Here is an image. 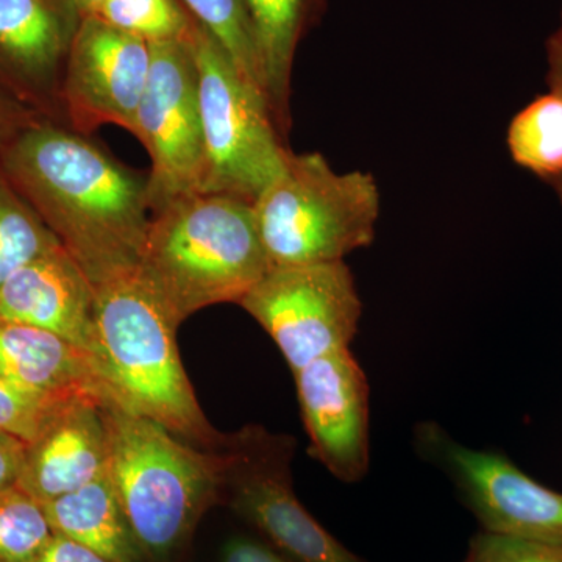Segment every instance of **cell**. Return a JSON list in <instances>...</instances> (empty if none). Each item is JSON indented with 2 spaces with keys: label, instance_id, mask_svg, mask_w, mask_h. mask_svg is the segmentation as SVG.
<instances>
[{
  "label": "cell",
  "instance_id": "cell-1",
  "mask_svg": "<svg viewBox=\"0 0 562 562\" xmlns=\"http://www.w3.org/2000/svg\"><path fill=\"white\" fill-rule=\"evenodd\" d=\"M0 169L95 288L138 269L151 220L147 177L44 116L14 133Z\"/></svg>",
  "mask_w": 562,
  "mask_h": 562
},
{
  "label": "cell",
  "instance_id": "cell-2",
  "mask_svg": "<svg viewBox=\"0 0 562 562\" xmlns=\"http://www.w3.org/2000/svg\"><path fill=\"white\" fill-rule=\"evenodd\" d=\"M176 324L138 271L95 288L91 357L110 401L158 422L183 441L220 449L177 346Z\"/></svg>",
  "mask_w": 562,
  "mask_h": 562
},
{
  "label": "cell",
  "instance_id": "cell-3",
  "mask_svg": "<svg viewBox=\"0 0 562 562\" xmlns=\"http://www.w3.org/2000/svg\"><path fill=\"white\" fill-rule=\"evenodd\" d=\"M269 269L251 202L195 192L151 213L136 271L180 327L206 306L239 303Z\"/></svg>",
  "mask_w": 562,
  "mask_h": 562
},
{
  "label": "cell",
  "instance_id": "cell-4",
  "mask_svg": "<svg viewBox=\"0 0 562 562\" xmlns=\"http://www.w3.org/2000/svg\"><path fill=\"white\" fill-rule=\"evenodd\" d=\"M110 439L109 475L146 561L171 560L221 503L225 457L199 449L158 422L102 405Z\"/></svg>",
  "mask_w": 562,
  "mask_h": 562
},
{
  "label": "cell",
  "instance_id": "cell-5",
  "mask_svg": "<svg viewBox=\"0 0 562 562\" xmlns=\"http://www.w3.org/2000/svg\"><path fill=\"white\" fill-rule=\"evenodd\" d=\"M271 268L344 261L371 246L380 191L369 172H338L321 154H292L283 173L251 202Z\"/></svg>",
  "mask_w": 562,
  "mask_h": 562
},
{
  "label": "cell",
  "instance_id": "cell-6",
  "mask_svg": "<svg viewBox=\"0 0 562 562\" xmlns=\"http://www.w3.org/2000/svg\"><path fill=\"white\" fill-rule=\"evenodd\" d=\"M198 66L203 135L201 192L254 202L290 160L268 99L198 22L190 35Z\"/></svg>",
  "mask_w": 562,
  "mask_h": 562
},
{
  "label": "cell",
  "instance_id": "cell-7",
  "mask_svg": "<svg viewBox=\"0 0 562 562\" xmlns=\"http://www.w3.org/2000/svg\"><path fill=\"white\" fill-rule=\"evenodd\" d=\"M295 441L261 425L227 435L221 503L292 562H366L302 505L292 486Z\"/></svg>",
  "mask_w": 562,
  "mask_h": 562
},
{
  "label": "cell",
  "instance_id": "cell-8",
  "mask_svg": "<svg viewBox=\"0 0 562 562\" xmlns=\"http://www.w3.org/2000/svg\"><path fill=\"white\" fill-rule=\"evenodd\" d=\"M238 305L271 336L292 373L350 349L362 316L353 273L344 261L271 268Z\"/></svg>",
  "mask_w": 562,
  "mask_h": 562
},
{
  "label": "cell",
  "instance_id": "cell-9",
  "mask_svg": "<svg viewBox=\"0 0 562 562\" xmlns=\"http://www.w3.org/2000/svg\"><path fill=\"white\" fill-rule=\"evenodd\" d=\"M414 447L453 483L483 531L562 546V492L536 482L505 454L462 446L431 422L417 425Z\"/></svg>",
  "mask_w": 562,
  "mask_h": 562
},
{
  "label": "cell",
  "instance_id": "cell-10",
  "mask_svg": "<svg viewBox=\"0 0 562 562\" xmlns=\"http://www.w3.org/2000/svg\"><path fill=\"white\" fill-rule=\"evenodd\" d=\"M150 47L149 80L133 135L150 157L147 192L155 213L177 199L201 192L203 135L198 66L188 36Z\"/></svg>",
  "mask_w": 562,
  "mask_h": 562
},
{
  "label": "cell",
  "instance_id": "cell-11",
  "mask_svg": "<svg viewBox=\"0 0 562 562\" xmlns=\"http://www.w3.org/2000/svg\"><path fill=\"white\" fill-rule=\"evenodd\" d=\"M150 63L149 43L83 18L63 74V124L87 136L102 125L133 133Z\"/></svg>",
  "mask_w": 562,
  "mask_h": 562
},
{
  "label": "cell",
  "instance_id": "cell-12",
  "mask_svg": "<svg viewBox=\"0 0 562 562\" xmlns=\"http://www.w3.org/2000/svg\"><path fill=\"white\" fill-rule=\"evenodd\" d=\"M81 20L72 0H0V94L63 122V74Z\"/></svg>",
  "mask_w": 562,
  "mask_h": 562
},
{
  "label": "cell",
  "instance_id": "cell-13",
  "mask_svg": "<svg viewBox=\"0 0 562 562\" xmlns=\"http://www.w3.org/2000/svg\"><path fill=\"white\" fill-rule=\"evenodd\" d=\"M310 454L335 479L357 483L368 475L369 383L350 349L325 355L294 373Z\"/></svg>",
  "mask_w": 562,
  "mask_h": 562
},
{
  "label": "cell",
  "instance_id": "cell-14",
  "mask_svg": "<svg viewBox=\"0 0 562 562\" xmlns=\"http://www.w3.org/2000/svg\"><path fill=\"white\" fill-rule=\"evenodd\" d=\"M103 403L88 394L60 403L38 435L25 442L16 486L43 505L109 472L110 439Z\"/></svg>",
  "mask_w": 562,
  "mask_h": 562
},
{
  "label": "cell",
  "instance_id": "cell-15",
  "mask_svg": "<svg viewBox=\"0 0 562 562\" xmlns=\"http://www.w3.org/2000/svg\"><path fill=\"white\" fill-rule=\"evenodd\" d=\"M94 302V284L68 251L57 246L0 288V321L54 333L90 353Z\"/></svg>",
  "mask_w": 562,
  "mask_h": 562
},
{
  "label": "cell",
  "instance_id": "cell-16",
  "mask_svg": "<svg viewBox=\"0 0 562 562\" xmlns=\"http://www.w3.org/2000/svg\"><path fill=\"white\" fill-rule=\"evenodd\" d=\"M0 376L40 394H90L111 402L88 351L18 322L0 321Z\"/></svg>",
  "mask_w": 562,
  "mask_h": 562
},
{
  "label": "cell",
  "instance_id": "cell-17",
  "mask_svg": "<svg viewBox=\"0 0 562 562\" xmlns=\"http://www.w3.org/2000/svg\"><path fill=\"white\" fill-rule=\"evenodd\" d=\"M249 13L262 88L281 135L290 127L292 66L299 44L319 22L325 0H244Z\"/></svg>",
  "mask_w": 562,
  "mask_h": 562
},
{
  "label": "cell",
  "instance_id": "cell-18",
  "mask_svg": "<svg viewBox=\"0 0 562 562\" xmlns=\"http://www.w3.org/2000/svg\"><path fill=\"white\" fill-rule=\"evenodd\" d=\"M41 506L54 535L79 542L110 562H147L109 472Z\"/></svg>",
  "mask_w": 562,
  "mask_h": 562
},
{
  "label": "cell",
  "instance_id": "cell-19",
  "mask_svg": "<svg viewBox=\"0 0 562 562\" xmlns=\"http://www.w3.org/2000/svg\"><path fill=\"white\" fill-rule=\"evenodd\" d=\"M513 161L546 181L562 173V95H538L513 117L506 133Z\"/></svg>",
  "mask_w": 562,
  "mask_h": 562
},
{
  "label": "cell",
  "instance_id": "cell-20",
  "mask_svg": "<svg viewBox=\"0 0 562 562\" xmlns=\"http://www.w3.org/2000/svg\"><path fill=\"white\" fill-rule=\"evenodd\" d=\"M61 246L0 169V288L25 265Z\"/></svg>",
  "mask_w": 562,
  "mask_h": 562
},
{
  "label": "cell",
  "instance_id": "cell-21",
  "mask_svg": "<svg viewBox=\"0 0 562 562\" xmlns=\"http://www.w3.org/2000/svg\"><path fill=\"white\" fill-rule=\"evenodd\" d=\"M192 20L220 43L244 79L262 91L260 55L244 0H180ZM266 95V94H265ZM268 99V98H266ZM271 106V105H269Z\"/></svg>",
  "mask_w": 562,
  "mask_h": 562
},
{
  "label": "cell",
  "instance_id": "cell-22",
  "mask_svg": "<svg viewBox=\"0 0 562 562\" xmlns=\"http://www.w3.org/2000/svg\"><path fill=\"white\" fill-rule=\"evenodd\" d=\"M94 18L149 44L184 40L194 24L180 0H105Z\"/></svg>",
  "mask_w": 562,
  "mask_h": 562
},
{
  "label": "cell",
  "instance_id": "cell-23",
  "mask_svg": "<svg viewBox=\"0 0 562 562\" xmlns=\"http://www.w3.org/2000/svg\"><path fill=\"white\" fill-rule=\"evenodd\" d=\"M52 536L41 503L18 486L0 490V562H31Z\"/></svg>",
  "mask_w": 562,
  "mask_h": 562
},
{
  "label": "cell",
  "instance_id": "cell-24",
  "mask_svg": "<svg viewBox=\"0 0 562 562\" xmlns=\"http://www.w3.org/2000/svg\"><path fill=\"white\" fill-rule=\"evenodd\" d=\"M74 395L40 394L0 376V431L31 442L60 403Z\"/></svg>",
  "mask_w": 562,
  "mask_h": 562
},
{
  "label": "cell",
  "instance_id": "cell-25",
  "mask_svg": "<svg viewBox=\"0 0 562 562\" xmlns=\"http://www.w3.org/2000/svg\"><path fill=\"white\" fill-rule=\"evenodd\" d=\"M462 562H562V546L482 531L473 536Z\"/></svg>",
  "mask_w": 562,
  "mask_h": 562
},
{
  "label": "cell",
  "instance_id": "cell-26",
  "mask_svg": "<svg viewBox=\"0 0 562 562\" xmlns=\"http://www.w3.org/2000/svg\"><path fill=\"white\" fill-rule=\"evenodd\" d=\"M221 562H292L268 542L236 536L222 547Z\"/></svg>",
  "mask_w": 562,
  "mask_h": 562
},
{
  "label": "cell",
  "instance_id": "cell-27",
  "mask_svg": "<svg viewBox=\"0 0 562 562\" xmlns=\"http://www.w3.org/2000/svg\"><path fill=\"white\" fill-rule=\"evenodd\" d=\"M31 562H110L79 542L54 535Z\"/></svg>",
  "mask_w": 562,
  "mask_h": 562
},
{
  "label": "cell",
  "instance_id": "cell-28",
  "mask_svg": "<svg viewBox=\"0 0 562 562\" xmlns=\"http://www.w3.org/2000/svg\"><path fill=\"white\" fill-rule=\"evenodd\" d=\"M24 452V441L0 431V490L16 486Z\"/></svg>",
  "mask_w": 562,
  "mask_h": 562
},
{
  "label": "cell",
  "instance_id": "cell-29",
  "mask_svg": "<svg viewBox=\"0 0 562 562\" xmlns=\"http://www.w3.org/2000/svg\"><path fill=\"white\" fill-rule=\"evenodd\" d=\"M35 116H40V114L32 113L20 103L0 94V155L9 140L13 138L14 133Z\"/></svg>",
  "mask_w": 562,
  "mask_h": 562
},
{
  "label": "cell",
  "instance_id": "cell-30",
  "mask_svg": "<svg viewBox=\"0 0 562 562\" xmlns=\"http://www.w3.org/2000/svg\"><path fill=\"white\" fill-rule=\"evenodd\" d=\"M547 61H549L547 81H549L550 91L562 95V13L560 25L547 43Z\"/></svg>",
  "mask_w": 562,
  "mask_h": 562
},
{
  "label": "cell",
  "instance_id": "cell-31",
  "mask_svg": "<svg viewBox=\"0 0 562 562\" xmlns=\"http://www.w3.org/2000/svg\"><path fill=\"white\" fill-rule=\"evenodd\" d=\"M72 2L79 10L81 18H90L99 13L105 0H72Z\"/></svg>",
  "mask_w": 562,
  "mask_h": 562
},
{
  "label": "cell",
  "instance_id": "cell-32",
  "mask_svg": "<svg viewBox=\"0 0 562 562\" xmlns=\"http://www.w3.org/2000/svg\"><path fill=\"white\" fill-rule=\"evenodd\" d=\"M549 183L552 184L553 190L557 191L558 198H560L562 203V173L561 176L554 177V179L550 180Z\"/></svg>",
  "mask_w": 562,
  "mask_h": 562
}]
</instances>
